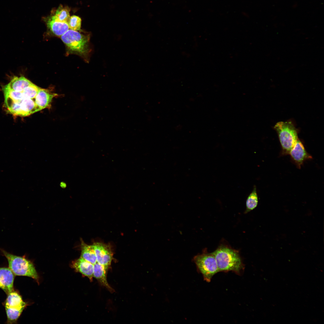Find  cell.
I'll return each mask as SVG.
<instances>
[{"mask_svg":"<svg viewBox=\"0 0 324 324\" xmlns=\"http://www.w3.org/2000/svg\"><path fill=\"white\" fill-rule=\"evenodd\" d=\"M219 272L233 271L239 274L244 266L238 252L229 247L220 246L212 253Z\"/></svg>","mask_w":324,"mask_h":324,"instance_id":"1","label":"cell"},{"mask_svg":"<svg viewBox=\"0 0 324 324\" xmlns=\"http://www.w3.org/2000/svg\"><path fill=\"white\" fill-rule=\"evenodd\" d=\"M61 39L70 51L77 53L86 61H88L92 51L89 34L85 35L69 29L61 36Z\"/></svg>","mask_w":324,"mask_h":324,"instance_id":"2","label":"cell"},{"mask_svg":"<svg viewBox=\"0 0 324 324\" xmlns=\"http://www.w3.org/2000/svg\"><path fill=\"white\" fill-rule=\"evenodd\" d=\"M8 260L9 268L17 276H27L38 280V275L32 263L25 257L16 256L1 250Z\"/></svg>","mask_w":324,"mask_h":324,"instance_id":"3","label":"cell"},{"mask_svg":"<svg viewBox=\"0 0 324 324\" xmlns=\"http://www.w3.org/2000/svg\"><path fill=\"white\" fill-rule=\"evenodd\" d=\"M274 128L278 133L284 152L289 154L298 140L295 127L290 122H280L276 124Z\"/></svg>","mask_w":324,"mask_h":324,"instance_id":"4","label":"cell"},{"mask_svg":"<svg viewBox=\"0 0 324 324\" xmlns=\"http://www.w3.org/2000/svg\"><path fill=\"white\" fill-rule=\"evenodd\" d=\"M193 260L197 271L202 274L204 279L209 282L216 274L219 272L216 261L212 253L203 252L194 256Z\"/></svg>","mask_w":324,"mask_h":324,"instance_id":"5","label":"cell"},{"mask_svg":"<svg viewBox=\"0 0 324 324\" xmlns=\"http://www.w3.org/2000/svg\"><path fill=\"white\" fill-rule=\"evenodd\" d=\"M4 104L9 112L14 115L26 116L40 111L34 99L14 100L4 98Z\"/></svg>","mask_w":324,"mask_h":324,"instance_id":"6","label":"cell"},{"mask_svg":"<svg viewBox=\"0 0 324 324\" xmlns=\"http://www.w3.org/2000/svg\"><path fill=\"white\" fill-rule=\"evenodd\" d=\"M27 305L19 294L14 290L8 294L5 307L8 323L16 322Z\"/></svg>","mask_w":324,"mask_h":324,"instance_id":"7","label":"cell"},{"mask_svg":"<svg viewBox=\"0 0 324 324\" xmlns=\"http://www.w3.org/2000/svg\"><path fill=\"white\" fill-rule=\"evenodd\" d=\"M97 262L108 268L113 258V253L110 246L102 243H94L93 244Z\"/></svg>","mask_w":324,"mask_h":324,"instance_id":"8","label":"cell"},{"mask_svg":"<svg viewBox=\"0 0 324 324\" xmlns=\"http://www.w3.org/2000/svg\"><path fill=\"white\" fill-rule=\"evenodd\" d=\"M14 274L9 268H0V288L7 294L14 290Z\"/></svg>","mask_w":324,"mask_h":324,"instance_id":"9","label":"cell"},{"mask_svg":"<svg viewBox=\"0 0 324 324\" xmlns=\"http://www.w3.org/2000/svg\"><path fill=\"white\" fill-rule=\"evenodd\" d=\"M289 154L299 168L305 160L312 158L307 152L303 144L299 140H298Z\"/></svg>","mask_w":324,"mask_h":324,"instance_id":"10","label":"cell"},{"mask_svg":"<svg viewBox=\"0 0 324 324\" xmlns=\"http://www.w3.org/2000/svg\"><path fill=\"white\" fill-rule=\"evenodd\" d=\"M57 95L46 89L39 88L34 98L35 103L40 111L48 108L53 98Z\"/></svg>","mask_w":324,"mask_h":324,"instance_id":"11","label":"cell"},{"mask_svg":"<svg viewBox=\"0 0 324 324\" xmlns=\"http://www.w3.org/2000/svg\"><path fill=\"white\" fill-rule=\"evenodd\" d=\"M72 267L77 272L87 277L90 280L93 277L94 265L80 257L72 263Z\"/></svg>","mask_w":324,"mask_h":324,"instance_id":"12","label":"cell"},{"mask_svg":"<svg viewBox=\"0 0 324 324\" xmlns=\"http://www.w3.org/2000/svg\"><path fill=\"white\" fill-rule=\"evenodd\" d=\"M46 23L50 31L57 36H62L69 29L68 22L57 20L54 15L47 18Z\"/></svg>","mask_w":324,"mask_h":324,"instance_id":"13","label":"cell"},{"mask_svg":"<svg viewBox=\"0 0 324 324\" xmlns=\"http://www.w3.org/2000/svg\"><path fill=\"white\" fill-rule=\"evenodd\" d=\"M108 268L97 262L94 264L93 277L101 285L106 287L110 292H113V289L108 284L106 279V272Z\"/></svg>","mask_w":324,"mask_h":324,"instance_id":"14","label":"cell"},{"mask_svg":"<svg viewBox=\"0 0 324 324\" xmlns=\"http://www.w3.org/2000/svg\"><path fill=\"white\" fill-rule=\"evenodd\" d=\"M32 83L24 76H14L10 82L6 85L8 88L15 91L22 92Z\"/></svg>","mask_w":324,"mask_h":324,"instance_id":"15","label":"cell"},{"mask_svg":"<svg viewBox=\"0 0 324 324\" xmlns=\"http://www.w3.org/2000/svg\"><path fill=\"white\" fill-rule=\"evenodd\" d=\"M81 245L82 252L80 257L94 265L96 263L97 259L93 245H87L82 241Z\"/></svg>","mask_w":324,"mask_h":324,"instance_id":"16","label":"cell"},{"mask_svg":"<svg viewBox=\"0 0 324 324\" xmlns=\"http://www.w3.org/2000/svg\"><path fill=\"white\" fill-rule=\"evenodd\" d=\"M258 202V196L256 188L254 185L253 189L248 196L246 201V209L245 213H246L253 210L257 206Z\"/></svg>","mask_w":324,"mask_h":324,"instance_id":"17","label":"cell"},{"mask_svg":"<svg viewBox=\"0 0 324 324\" xmlns=\"http://www.w3.org/2000/svg\"><path fill=\"white\" fill-rule=\"evenodd\" d=\"M54 15L57 20L60 22H67L70 17L69 10L68 7H63L60 5Z\"/></svg>","mask_w":324,"mask_h":324,"instance_id":"18","label":"cell"},{"mask_svg":"<svg viewBox=\"0 0 324 324\" xmlns=\"http://www.w3.org/2000/svg\"><path fill=\"white\" fill-rule=\"evenodd\" d=\"M4 98H8L14 100H19L25 98L22 92L15 91L5 86L2 88Z\"/></svg>","mask_w":324,"mask_h":324,"instance_id":"19","label":"cell"},{"mask_svg":"<svg viewBox=\"0 0 324 324\" xmlns=\"http://www.w3.org/2000/svg\"><path fill=\"white\" fill-rule=\"evenodd\" d=\"M39 88L33 83L25 88L22 92L25 98L34 99Z\"/></svg>","mask_w":324,"mask_h":324,"instance_id":"20","label":"cell"},{"mask_svg":"<svg viewBox=\"0 0 324 324\" xmlns=\"http://www.w3.org/2000/svg\"><path fill=\"white\" fill-rule=\"evenodd\" d=\"M81 21L80 17L73 15L70 16L67 22L70 29L78 31L80 29Z\"/></svg>","mask_w":324,"mask_h":324,"instance_id":"21","label":"cell"}]
</instances>
